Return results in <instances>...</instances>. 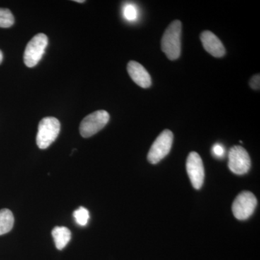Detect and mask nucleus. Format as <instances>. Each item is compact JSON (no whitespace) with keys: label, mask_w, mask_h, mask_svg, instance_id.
<instances>
[{"label":"nucleus","mask_w":260,"mask_h":260,"mask_svg":"<svg viewBox=\"0 0 260 260\" xmlns=\"http://www.w3.org/2000/svg\"><path fill=\"white\" fill-rule=\"evenodd\" d=\"M181 23L174 20L168 26L161 39L162 51L168 59L176 60L181 55Z\"/></svg>","instance_id":"1"},{"label":"nucleus","mask_w":260,"mask_h":260,"mask_svg":"<svg viewBox=\"0 0 260 260\" xmlns=\"http://www.w3.org/2000/svg\"><path fill=\"white\" fill-rule=\"evenodd\" d=\"M60 132V122L54 117H45L39 122L37 144L40 149H46L57 138Z\"/></svg>","instance_id":"2"},{"label":"nucleus","mask_w":260,"mask_h":260,"mask_svg":"<svg viewBox=\"0 0 260 260\" xmlns=\"http://www.w3.org/2000/svg\"><path fill=\"white\" fill-rule=\"evenodd\" d=\"M48 45V38L45 34H39L27 44L24 51L23 60L28 68H34L42 59Z\"/></svg>","instance_id":"3"},{"label":"nucleus","mask_w":260,"mask_h":260,"mask_svg":"<svg viewBox=\"0 0 260 260\" xmlns=\"http://www.w3.org/2000/svg\"><path fill=\"white\" fill-rule=\"evenodd\" d=\"M174 135L171 130L165 129L158 135L154 141L148 154V161L152 164H156L171 151Z\"/></svg>","instance_id":"4"},{"label":"nucleus","mask_w":260,"mask_h":260,"mask_svg":"<svg viewBox=\"0 0 260 260\" xmlns=\"http://www.w3.org/2000/svg\"><path fill=\"white\" fill-rule=\"evenodd\" d=\"M110 116L104 110L96 111L85 116L80 123V133L85 138H90L96 134L107 125Z\"/></svg>","instance_id":"5"},{"label":"nucleus","mask_w":260,"mask_h":260,"mask_svg":"<svg viewBox=\"0 0 260 260\" xmlns=\"http://www.w3.org/2000/svg\"><path fill=\"white\" fill-rule=\"evenodd\" d=\"M257 205V200L250 191L240 193L232 205V212L238 220H246L254 213Z\"/></svg>","instance_id":"6"},{"label":"nucleus","mask_w":260,"mask_h":260,"mask_svg":"<svg viewBox=\"0 0 260 260\" xmlns=\"http://www.w3.org/2000/svg\"><path fill=\"white\" fill-rule=\"evenodd\" d=\"M229 167L233 173L243 175L251 168V159L247 151L241 146L232 147L229 153Z\"/></svg>","instance_id":"7"},{"label":"nucleus","mask_w":260,"mask_h":260,"mask_svg":"<svg viewBox=\"0 0 260 260\" xmlns=\"http://www.w3.org/2000/svg\"><path fill=\"white\" fill-rule=\"evenodd\" d=\"M186 167L193 187L196 189H200L204 183L205 169L199 154L196 152H191L188 155Z\"/></svg>","instance_id":"8"},{"label":"nucleus","mask_w":260,"mask_h":260,"mask_svg":"<svg viewBox=\"0 0 260 260\" xmlns=\"http://www.w3.org/2000/svg\"><path fill=\"white\" fill-rule=\"evenodd\" d=\"M200 40L205 51L214 57L220 58L225 55V49L223 43L213 32L205 30L200 35Z\"/></svg>","instance_id":"9"},{"label":"nucleus","mask_w":260,"mask_h":260,"mask_svg":"<svg viewBox=\"0 0 260 260\" xmlns=\"http://www.w3.org/2000/svg\"><path fill=\"white\" fill-rule=\"evenodd\" d=\"M127 72L132 80L141 88H148L151 85V77L140 63L130 61L127 64Z\"/></svg>","instance_id":"10"},{"label":"nucleus","mask_w":260,"mask_h":260,"mask_svg":"<svg viewBox=\"0 0 260 260\" xmlns=\"http://www.w3.org/2000/svg\"><path fill=\"white\" fill-rule=\"evenodd\" d=\"M51 234L55 243L56 249L59 250H62L65 246L68 245L72 237L71 232L68 228L64 226L54 228Z\"/></svg>","instance_id":"11"},{"label":"nucleus","mask_w":260,"mask_h":260,"mask_svg":"<svg viewBox=\"0 0 260 260\" xmlns=\"http://www.w3.org/2000/svg\"><path fill=\"white\" fill-rule=\"evenodd\" d=\"M14 216L8 209L0 210V236L8 234L14 225Z\"/></svg>","instance_id":"12"},{"label":"nucleus","mask_w":260,"mask_h":260,"mask_svg":"<svg viewBox=\"0 0 260 260\" xmlns=\"http://www.w3.org/2000/svg\"><path fill=\"white\" fill-rule=\"evenodd\" d=\"M15 23L11 11L6 8H0V28H10Z\"/></svg>","instance_id":"13"},{"label":"nucleus","mask_w":260,"mask_h":260,"mask_svg":"<svg viewBox=\"0 0 260 260\" xmlns=\"http://www.w3.org/2000/svg\"><path fill=\"white\" fill-rule=\"evenodd\" d=\"M73 216L76 220L77 223L79 224L82 226H85L88 223L89 218L88 210L85 209L83 207H80L78 210H75L73 213Z\"/></svg>","instance_id":"14"},{"label":"nucleus","mask_w":260,"mask_h":260,"mask_svg":"<svg viewBox=\"0 0 260 260\" xmlns=\"http://www.w3.org/2000/svg\"><path fill=\"white\" fill-rule=\"evenodd\" d=\"M124 18L129 21H133L138 18V10L133 4H127L124 8Z\"/></svg>","instance_id":"15"},{"label":"nucleus","mask_w":260,"mask_h":260,"mask_svg":"<svg viewBox=\"0 0 260 260\" xmlns=\"http://www.w3.org/2000/svg\"><path fill=\"white\" fill-rule=\"evenodd\" d=\"M249 85L254 90H259L260 88V75L259 74L254 75L251 78L249 81Z\"/></svg>","instance_id":"16"},{"label":"nucleus","mask_w":260,"mask_h":260,"mask_svg":"<svg viewBox=\"0 0 260 260\" xmlns=\"http://www.w3.org/2000/svg\"><path fill=\"white\" fill-rule=\"evenodd\" d=\"M213 153L218 158H222L224 153H225V150H224V148L221 145L217 143V144L213 145Z\"/></svg>","instance_id":"17"},{"label":"nucleus","mask_w":260,"mask_h":260,"mask_svg":"<svg viewBox=\"0 0 260 260\" xmlns=\"http://www.w3.org/2000/svg\"><path fill=\"white\" fill-rule=\"evenodd\" d=\"M3 52H2L1 51H0V64H1L2 62H3Z\"/></svg>","instance_id":"18"},{"label":"nucleus","mask_w":260,"mask_h":260,"mask_svg":"<svg viewBox=\"0 0 260 260\" xmlns=\"http://www.w3.org/2000/svg\"><path fill=\"white\" fill-rule=\"evenodd\" d=\"M75 2H76V3H85V1H84V0H75Z\"/></svg>","instance_id":"19"}]
</instances>
